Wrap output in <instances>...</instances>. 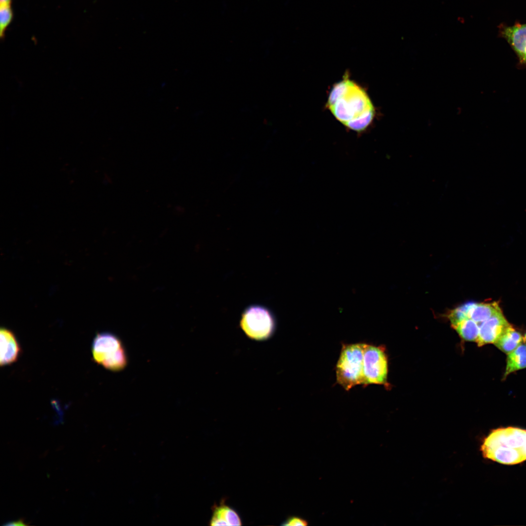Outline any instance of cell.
Segmentation results:
<instances>
[{
    "instance_id": "9c48e42d",
    "label": "cell",
    "mask_w": 526,
    "mask_h": 526,
    "mask_svg": "<svg viewBox=\"0 0 526 526\" xmlns=\"http://www.w3.org/2000/svg\"><path fill=\"white\" fill-rule=\"evenodd\" d=\"M0 337V364L3 366L17 361L20 354L21 348L15 335L10 330L1 327Z\"/></svg>"
},
{
    "instance_id": "6da1fadb",
    "label": "cell",
    "mask_w": 526,
    "mask_h": 526,
    "mask_svg": "<svg viewBox=\"0 0 526 526\" xmlns=\"http://www.w3.org/2000/svg\"><path fill=\"white\" fill-rule=\"evenodd\" d=\"M326 106L342 124L357 132L365 130L376 114L374 106L365 90L347 74L332 87Z\"/></svg>"
},
{
    "instance_id": "9a60e30c",
    "label": "cell",
    "mask_w": 526,
    "mask_h": 526,
    "mask_svg": "<svg viewBox=\"0 0 526 526\" xmlns=\"http://www.w3.org/2000/svg\"><path fill=\"white\" fill-rule=\"evenodd\" d=\"M472 302H468L452 310L448 315V318L453 328L461 321L468 318L469 309Z\"/></svg>"
},
{
    "instance_id": "d6986e66",
    "label": "cell",
    "mask_w": 526,
    "mask_h": 526,
    "mask_svg": "<svg viewBox=\"0 0 526 526\" xmlns=\"http://www.w3.org/2000/svg\"><path fill=\"white\" fill-rule=\"evenodd\" d=\"M0 4H6L11 5L12 0H0Z\"/></svg>"
},
{
    "instance_id": "52a82bcc",
    "label": "cell",
    "mask_w": 526,
    "mask_h": 526,
    "mask_svg": "<svg viewBox=\"0 0 526 526\" xmlns=\"http://www.w3.org/2000/svg\"><path fill=\"white\" fill-rule=\"evenodd\" d=\"M510 325L502 310L497 312L479 325V334L476 341L478 346L494 344Z\"/></svg>"
},
{
    "instance_id": "ac0fdd59",
    "label": "cell",
    "mask_w": 526,
    "mask_h": 526,
    "mask_svg": "<svg viewBox=\"0 0 526 526\" xmlns=\"http://www.w3.org/2000/svg\"><path fill=\"white\" fill-rule=\"evenodd\" d=\"M4 526H25L22 520H19L17 521L8 522V523L4 524Z\"/></svg>"
},
{
    "instance_id": "4fadbf2b",
    "label": "cell",
    "mask_w": 526,
    "mask_h": 526,
    "mask_svg": "<svg viewBox=\"0 0 526 526\" xmlns=\"http://www.w3.org/2000/svg\"><path fill=\"white\" fill-rule=\"evenodd\" d=\"M506 367L503 377L505 379L509 374L526 368V344H521L507 354Z\"/></svg>"
},
{
    "instance_id": "277c9868",
    "label": "cell",
    "mask_w": 526,
    "mask_h": 526,
    "mask_svg": "<svg viewBox=\"0 0 526 526\" xmlns=\"http://www.w3.org/2000/svg\"><path fill=\"white\" fill-rule=\"evenodd\" d=\"M366 343L344 344L336 368L337 381L345 390L363 384V354Z\"/></svg>"
},
{
    "instance_id": "30bf717a",
    "label": "cell",
    "mask_w": 526,
    "mask_h": 526,
    "mask_svg": "<svg viewBox=\"0 0 526 526\" xmlns=\"http://www.w3.org/2000/svg\"><path fill=\"white\" fill-rule=\"evenodd\" d=\"M213 513L210 521L211 526H241L238 513L229 507L221 504L213 507Z\"/></svg>"
},
{
    "instance_id": "5b68a950",
    "label": "cell",
    "mask_w": 526,
    "mask_h": 526,
    "mask_svg": "<svg viewBox=\"0 0 526 526\" xmlns=\"http://www.w3.org/2000/svg\"><path fill=\"white\" fill-rule=\"evenodd\" d=\"M240 325L250 339L263 341L270 338L276 329V320L273 313L259 304L247 307L242 314Z\"/></svg>"
},
{
    "instance_id": "8992f818",
    "label": "cell",
    "mask_w": 526,
    "mask_h": 526,
    "mask_svg": "<svg viewBox=\"0 0 526 526\" xmlns=\"http://www.w3.org/2000/svg\"><path fill=\"white\" fill-rule=\"evenodd\" d=\"M388 361L382 347L366 344L363 354V384L385 385Z\"/></svg>"
},
{
    "instance_id": "ffe728a7",
    "label": "cell",
    "mask_w": 526,
    "mask_h": 526,
    "mask_svg": "<svg viewBox=\"0 0 526 526\" xmlns=\"http://www.w3.org/2000/svg\"><path fill=\"white\" fill-rule=\"evenodd\" d=\"M524 342L525 343H526V333L525 334V336L524 337Z\"/></svg>"
},
{
    "instance_id": "5bb4252c",
    "label": "cell",
    "mask_w": 526,
    "mask_h": 526,
    "mask_svg": "<svg viewBox=\"0 0 526 526\" xmlns=\"http://www.w3.org/2000/svg\"><path fill=\"white\" fill-rule=\"evenodd\" d=\"M453 328L463 339L476 342L479 334V325L472 319H464Z\"/></svg>"
},
{
    "instance_id": "3957f363",
    "label": "cell",
    "mask_w": 526,
    "mask_h": 526,
    "mask_svg": "<svg viewBox=\"0 0 526 526\" xmlns=\"http://www.w3.org/2000/svg\"><path fill=\"white\" fill-rule=\"evenodd\" d=\"M94 361L114 372L124 370L128 357L123 342L116 335L108 332L97 333L92 344Z\"/></svg>"
},
{
    "instance_id": "7a4b0ae2",
    "label": "cell",
    "mask_w": 526,
    "mask_h": 526,
    "mask_svg": "<svg viewBox=\"0 0 526 526\" xmlns=\"http://www.w3.org/2000/svg\"><path fill=\"white\" fill-rule=\"evenodd\" d=\"M483 456L500 464L515 465L526 461V430L508 427L493 430L484 438Z\"/></svg>"
},
{
    "instance_id": "ba28073f",
    "label": "cell",
    "mask_w": 526,
    "mask_h": 526,
    "mask_svg": "<svg viewBox=\"0 0 526 526\" xmlns=\"http://www.w3.org/2000/svg\"><path fill=\"white\" fill-rule=\"evenodd\" d=\"M499 31L513 49L520 62L526 66V24L502 25Z\"/></svg>"
},
{
    "instance_id": "2e32d148",
    "label": "cell",
    "mask_w": 526,
    "mask_h": 526,
    "mask_svg": "<svg viewBox=\"0 0 526 526\" xmlns=\"http://www.w3.org/2000/svg\"><path fill=\"white\" fill-rule=\"evenodd\" d=\"M13 18V11L11 5L0 4V36L4 38L6 28L11 23Z\"/></svg>"
},
{
    "instance_id": "7c38bea8",
    "label": "cell",
    "mask_w": 526,
    "mask_h": 526,
    "mask_svg": "<svg viewBox=\"0 0 526 526\" xmlns=\"http://www.w3.org/2000/svg\"><path fill=\"white\" fill-rule=\"evenodd\" d=\"M501 310L498 302L473 303L469 309L468 317L479 325Z\"/></svg>"
},
{
    "instance_id": "8fae6325",
    "label": "cell",
    "mask_w": 526,
    "mask_h": 526,
    "mask_svg": "<svg viewBox=\"0 0 526 526\" xmlns=\"http://www.w3.org/2000/svg\"><path fill=\"white\" fill-rule=\"evenodd\" d=\"M523 340L524 337L521 334L510 325L494 343V345L501 351L508 354L519 346Z\"/></svg>"
},
{
    "instance_id": "e0dca14e",
    "label": "cell",
    "mask_w": 526,
    "mask_h": 526,
    "mask_svg": "<svg viewBox=\"0 0 526 526\" xmlns=\"http://www.w3.org/2000/svg\"><path fill=\"white\" fill-rule=\"evenodd\" d=\"M308 525L307 522L301 518L293 516L288 518L282 524L283 526H307Z\"/></svg>"
}]
</instances>
